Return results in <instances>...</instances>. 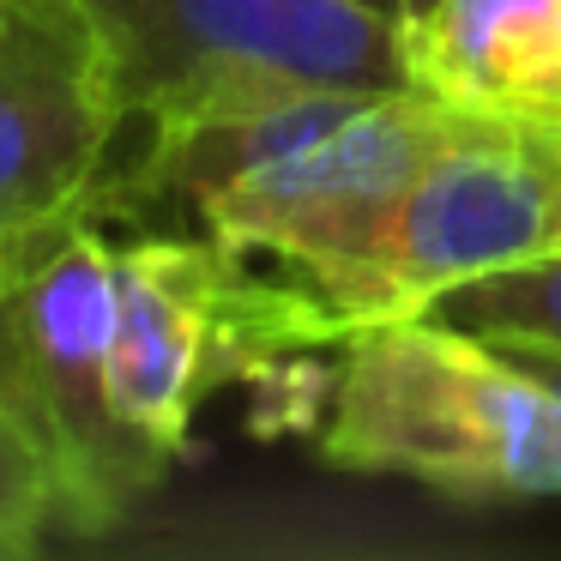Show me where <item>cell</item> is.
<instances>
[{
	"label": "cell",
	"instance_id": "12",
	"mask_svg": "<svg viewBox=\"0 0 561 561\" xmlns=\"http://www.w3.org/2000/svg\"><path fill=\"white\" fill-rule=\"evenodd\" d=\"M375 7H387V13H399V7H392V0H375Z\"/></svg>",
	"mask_w": 561,
	"mask_h": 561
},
{
	"label": "cell",
	"instance_id": "2",
	"mask_svg": "<svg viewBox=\"0 0 561 561\" xmlns=\"http://www.w3.org/2000/svg\"><path fill=\"white\" fill-rule=\"evenodd\" d=\"M320 459L453 501L561 495V387L519 351L440 314L339 344L320 387Z\"/></svg>",
	"mask_w": 561,
	"mask_h": 561
},
{
	"label": "cell",
	"instance_id": "7",
	"mask_svg": "<svg viewBox=\"0 0 561 561\" xmlns=\"http://www.w3.org/2000/svg\"><path fill=\"white\" fill-rule=\"evenodd\" d=\"M404 37L423 91L561 146V0H435Z\"/></svg>",
	"mask_w": 561,
	"mask_h": 561
},
{
	"label": "cell",
	"instance_id": "4",
	"mask_svg": "<svg viewBox=\"0 0 561 561\" xmlns=\"http://www.w3.org/2000/svg\"><path fill=\"white\" fill-rule=\"evenodd\" d=\"M85 13L146 139L302 91L416 85L404 19L375 0H85Z\"/></svg>",
	"mask_w": 561,
	"mask_h": 561
},
{
	"label": "cell",
	"instance_id": "10",
	"mask_svg": "<svg viewBox=\"0 0 561 561\" xmlns=\"http://www.w3.org/2000/svg\"><path fill=\"white\" fill-rule=\"evenodd\" d=\"M495 344H501V339H495ZM507 351H519L525 363H531L537 375L549 380V387H561V351H543V344H507Z\"/></svg>",
	"mask_w": 561,
	"mask_h": 561
},
{
	"label": "cell",
	"instance_id": "3",
	"mask_svg": "<svg viewBox=\"0 0 561 561\" xmlns=\"http://www.w3.org/2000/svg\"><path fill=\"white\" fill-rule=\"evenodd\" d=\"M73 211L0 242V411L55 483L61 531L98 537L170 471L139 453L110 399L115 236Z\"/></svg>",
	"mask_w": 561,
	"mask_h": 561
},
{
	"label": "cell",
	"instance_id": "6",
	"mask_svg": "<svg viewBox=\"0 0 561 561\" xmlns=\"http://www.w3.org/2000/svg\"><path fill=\"white\" fill-rule=\"evenodd\" d=\"M122 134L85 0H0V236L98 206Z\"/></svg>",
	"mask_w": 561,
	"mask_h": 561
},
{
	"label": "cell",
	"instance_id": "8",
	"mask_svg": "<svg viewBox=\"0 0 561 561\" xmlns=\"http://www.w3.org/2000/svg\"><path fill=\"white\" fill-rule=\"evenodd\" d=\"M435 314L459 320V327L483 332V339H501V344H543V351H561V254L471 284V290L447 296Z\"/></svg>",
	"mask_w": 561,
	"mask_h": 561
},
{
	"label": "cell",
	"instance_id": "9",
	"mask_svg": "<svg viewBox=\"0 0 561 561\" xmlns=\"http://www.w3.org/2000/svg\"><path fill=\"white\" fill-rule=\"evenodd\" d=\"M61 525L55 513V483L19 423L0 411V556H37L43 537Z\"/></svg>",
	"mask_w": 561,
	"mask_h": 561
},
{
	"label": "cell",
	"instance_id": "1",
	"mask_svg": "<svg viewBox=\"0 0 561 561\" xmlns=\"http://www.w3.org/2000/svg\"><path fill=\"white\" fill-rule=\"evenodd\" d=\"M465 127L471 110L423 85L302 91L146 139L134 163L110 170L91 211L134 218L151 199H175L211 242L272 266L327 314L387 206Z\"/></svg>",
	"mask_w": 561,
	"mask_h": 561
},
{
	"label": "cell",
	"instance_id": "5",
	"mask_svg": "<svg viewBox=\"0 0 561 561\" xmlns=\"http://www.w3.org/2000/svg\"><path fill=\"white\" fill-rule=\"evenodd\" d=\"M549 254H561V146L471 115L387 206L368 254L327 302L332 351Z\"/></svg>",
	"mask_w": 561,
	"mask_h": 561
},
{
	"label": "cell",
	"instance_id": "11",
	"mask_svg": "<svg viewBox=\"0 0 561 561\" xmlns=\"http://www.w3.org/2000/svg\"><path fill=\"white\" fill-rule=\"evenodd\" d=\"M392 7H399L404 31H411V25H423V13H428V7H435V0H392Z\"/></svg>",
	"mask_w": 561,
	"mask_h": 561
},
{
	"label": "cell",
	"instance_id": "13",
	"mask_svg": "<svg viewBox=\"0 0 561 561\" xmlns=\"http://www.w3.org/2000/svg\"><path fill=\"white\" fill-rule=\"evenodd\" d=\"M0 242H7V236H0Z\"/></svg>",
	"mask_w": 561,
	"mask_h": 561
}]
</instances>
